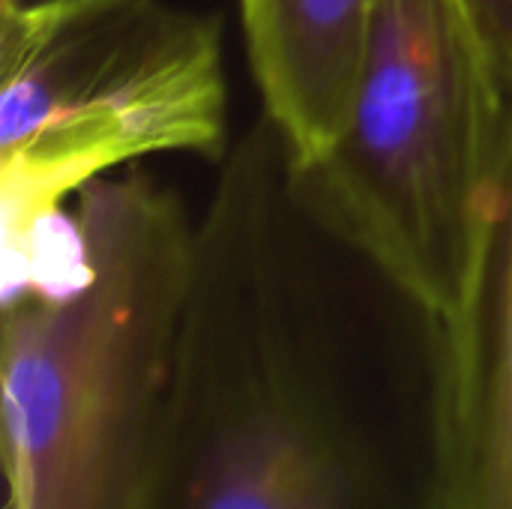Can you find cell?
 <instances>
[{
	"mask_svg": "<svg viewBox=\"0 0 512 509\" xmlns=\"http://www.w3.org/2000/svg\"><path fill=\"white\" fill-rule=\"evenodd\" d=\"M512 96L462 0H381L348 120L291 204L435 327L468 303L498 216Z\"/></svg>",
	"mask_w": 512,
	"mask_h": 509,
	"instance_id": "2",
	"label": "cell"
},
{
	"mask_svg": "<svg viewBox=\"0 0 512 509\" xmlns=\"http://www.w3.org/2000/svg\"><path fill=\"white\" fill-rule=\"evenodd\" d=\"M234 162L198 270L150 509H378L372 459L273 294V168Z\"/></svg>",
	"mask_w": 512,
	"mask_h": 509,
	"instance_id": "3",
	"label": "cell"
},
{
	"mask_svg": "<svg viewBox=\"0 0 512 509\" xmlns=\"http://www.w3.org/2000/svg\"><path fill=\"white\" fill-rule=\"evenodd\" d=\"M225 144L219 18L165 0H0L6 249L99 177L165 153L219 159Z\"/></svg>",
	"mask_w": 512,
	"mask_h": 509,
	"instance_id": "4",
	"label": "cell"
},
{
	"mask_svg": "<svg viewBox=\"0 0 512 509\" xmlns=\"http://www.w3.org/2000/svg\"><path fill=\"white\" fill-rule=\"evenodd\" d=\"M69 237L63 279L6 291V509H150L198 225L129 168L75 195Z\"/></svg>",
	"mask_w": 512,
	"mask_h": 509,
	"instance_id": "1",
	"label": "cell"
},
{
	"mask_svg": "<svg viewBox=\"0 0 512 509\" xmlns=\"http://www.w3.org/2000/svg\"><path fill=\"white\" fill-rule=\"evenodd\" d=\"M381 0H240L252 78L288 171L339 138Z\"/></svg>",
	"mask_w": 512,
	"mask_h": 509,
	"instance_id": "6",
	"label": "cell"
},
{
	"mask_svg": "<svg viewBox=\"0 0 512 509\" xmlns=\"http://www.w3.org/2000/svg\"><path fill=\"white\" fill-rule=\"evenodd\" d=\"M429 441L438 509H512V126L474 291L435 327Z\"/></svg>",
	"mask_w": 512,
	"mask_h": 509,
	"instance_id": "5",
	"label": "cell"
},
{
	"mask_svg": "<svg viewBox=\"0 0 512 509\" xmlns=\"http://www.w3.org/2000/svg\"><path fill=\"white\" fill-rule=\"evenodd\" d=\"M512 96V0H462Z\"/></svg>",
	"mask_w": 512,
	"mask_h": 509,
	"instance_id": "7",
	"label": "cell"
}]
</instances>
